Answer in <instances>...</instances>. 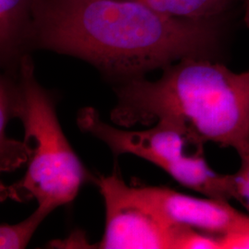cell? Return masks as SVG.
<instances>
[{"label":"cell","mask_w":249,"mask_h":249,"mask_svg":"<svg viewBox=\"0 0 249 249\" xmlns=\"http://www.w3.org/2000/svg\"><path fill=\"white\" fill-rule=\"evenodd\" d=\"M218 18H173L134 0H34L28 41L126 80L219 51Z\"/></svg>","instance_id":"obj_1"},{"label":"cell","mask_w":249,"mask_h":249,"mask_svg":"<svg viewBox=\"0 0 249 249\" xmlns=\"http://www.w3.org/2000/svg\"><path fill=\"white\" fill-rule=\"evenodd\" d=\"M114 123L124 127L168 120L196 142L249 146V70L231 71L211 58H185L163 69L160 79L126 80L116 89Z\"/></svg>","instance_id":"obj_2"},{"label":"cell","mask_w":249,"mask_h":249,"mask_svg":"<svg viewBox=\"0 0 249 249\" xmlns=\"http://www.w3.org/2000/svg\"><path fill=\"white\" fill-rule=\"evenodd\" d=\"M14 112L24 127L27 170L5 193L19 201L36 199L52 213L74 200L89 173L63 132L53 100L36 80L26 54L19 58Z\"/></svg>","instance_id":"obj_3"},{"label":"cell","mask_w":249,"mask_h":249,"mask_svg":"<svg viewBox=\"0 0 249 249\" xmlns=\"http://www.w3.org/2000/svg\"><path fill=\"white\" fill-rule=\"evenodd\" d=\"M106 204V229L96 246L103 249H175L180 227L165 223L115 170L97 179Z\"/></svg>","instance_id":"obj_4"},{"label":"cell","mask_w":249,"mask_h":249,"mask_svg":"<svg viewBox=\"0 0 249 249\" xmlns=\"http://www.w3.org/2000/svg\"><path fill=\"white\" fill-rule=\"evenodd\" d=\"M139 193L165 223L223 235L246 223L249 214L229 202L210 197L188 196L167 187H137Z\"/></svg>","instance_id":"obj_5"},{"label":"cell","mask_w":249,"mask_h":249,"mask_svg":"<svg viewBox=\"0 0 249 249\" xmlns=\"http://www.w3.org/2000/svg\"><path fill=\"white\" fill-rule=\"evenodd\" d=\"M180 185L206 197L229 202L235 197L232 175L219 174L206 161L204 151H197L171 165L164 171Z\"/></svg>","instance_id":"obj_6"},{"label":"cell","mask_w":249,"mask_h":249,"mask_svg":"<svg viewBox=\"0 0 249 249\" xmlns=\"http://www.w3.org/2000/svg\"><path fill=\"white\" fill-rule=\"evenodd\" d=\"M34 0H0V53L12 62L28 41Z\"/></svg>","instance_id":"obj_7"},{"label":"cell","mask_w":249,"mask_h":249,"mask_svg":"<svg viewBox=\"0 0 249 249\" xmlns=\"http://www.w3.org/2000/svg\"><path fill=\"white\" fill-rule=\"evenodd\" d=\"M173 18L207 20L219 18L233 0H134Z\"/></svg>","instance_id":"obj_8"},{"label":"cell","mask_w":249,"mask_h":249,"mask_svg":"<svg viewBox=\"0 0 249 249\" xmlns=\"http://www.w3.org/2000/svg\"><path fill=\"white\" fill-rule=\"evenodd\" d=\"M51 213L50 211L37 207L35 213L16 224L4 223L0 226V249H22L32 239L39 225Z\"/></svg>","instance_id":"obj_9"},{"label":"cell","mask_w":249,"mask_h":249,"mask_svg":"<svg viewBox=\"0 0 249 249\" xmlns=\"http://www.w3.org/2000/svg\"><path fill=\"white\" fill-rule=\"evenodd\" d=\"M240 157V168L233 174L235 197L249 213V146L238 152Z\"/></svg>","instance_id":"obj_10"},{"label":"cell","mask_w":249,"mask_h":249,"mask_svg":"<svg viewBox=\"0 0 249 249\" xmlns=\"http://www.w3.org/2000/svg\"><path fill=\"white\" fill-rule=\"evenodd\" d=\"M221 249H249V218L238 228L220 235Z\"/></svg>","instance_id":"obj_11"}]
</instances>
